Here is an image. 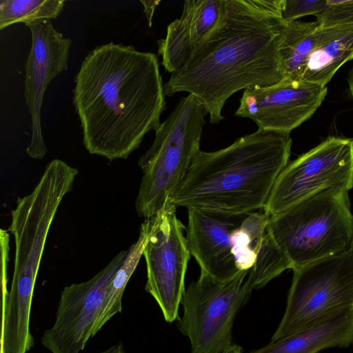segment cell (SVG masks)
I'll use <instances>...</instances> for the list:
<instances>
[{"label": "cell", "mask_w": 353, "mask_h": 353, "mask_svg": "<svg viewBox=\"0 0 353 353\" xmlns=\"http://www.w3.org/2000/svg\"><path fill=\"white\" fill-rule=\"evenodd\" d=\"M74 83L73 105L90 154L126 159L159 127L166 102L154 53L102 44L84 58Z\"/></svg>", "instance_id": "obj_1"}, {"label": "cell", "mask_w": 353, "mask_h": 353, "mask_svg": "<svg viewBox=\"0 0 353 353\" xmlns=\"http://www.w3.org/2000/svg\"><path fill=\"white\" fill-rule=\"evenodd\" d=\"M283 0H225L217 26L195 57L171 74L165 96L186 92L201 104L210 121L223 119L226 101L241 90L283 79L278 42Z\"/></svg>", "instance_id": "obj_2"}, {"label": "cell", "mask_w": 353, "mask_h": 353, "mask_svg": "<svg viewBox=\"0 0 353 353\" xmlns=\"http://www.w3.org/2000/svg\"><path fill=\"white\" fill-rule=\"evenodd\" d=\"M292 144L290 134L258 129L225 148L200 150L171 202L188 210H263Z\"/></svg>", "instance_id": "obj_3"}, {"label": "cell", "mask_w": 353, "mask_h": 353, "mask_svg": "<svg viewBox=\"0 0 353 353\" xmlns=\"http://www.w3.org/2000/svg\"><path fill=\"white\" fill-rule=\"evenodd\" d=\"M185 237L201 272L220 281L248 273L254 284L266 285L289 267L268 231L263 211L234 213L188 210Z\"/></svg>", "instance_id": "obj_4"}, {"label": "cell", "mask_w": 353, "mask_h": 353, "mask_svg": "<svg viewBox=\"0 0 353 353\" xmlns=\"http://www.w3.org/2000/svg\"><path fill=\"white\" fill-rule=\"evenodd\" d=\"M77 169L55 159L46 166L32 191L18 198L9 228L14 242L10 290L4 308L12 316H30L34 285L47 237L62 200L73 187Z\"/></svg>", "instance_id": "obj_5"}, {"label": "cell", "mask_w": 353, "mask_h": 353, "mask_svg": "<svg viewBox=\"0 0 353 353\" xmlns=\"http://www.w3.org/2000/svg\"><path fill=\"white\" fill-rule=\"evenodd\" d=\"M205 114L195 97L188 94L155 130L151 146L138 161L143 176L135 208L144 219L171 201L187 174L200 150Z\"/></svg>", "instance_id": "obj_6"}, {"label": "cell", "mask_w": 353, "mask_h": 353, "mask_svg": "<svg viewBox=\"0 0 353 353\" xmlns=\"http://www.w3.org/2000/svg\"><path fill=\"white\" fill-rule=\"evenodd\" d=\"M348 192L330 188L270 216L269 233L292 270L350 249L353 215Z\"/></svg>", "instance_id": "obj_7"}, {"label": "cell", "mask_w": 353, "mask_h": 353, "mask_svg": "<svg viewBox=\"0 0 353 353\" xmlns=\"http://www.w3.org/2000/svg\"><path fill=\"white\" fill-rule=\"evenodd\" d=\"M285 310L271 341L310 327L341 310L353 308V250L293 270Z\"/></svg>", "instance_id": "obj_8"}, {"label": "cell", "mask_w": 353, "mask_h": 353, "mask_svg": "<svg viewBox=\"0 0 353 353\" xmlns=\"http://www.w3.org/2000/svg\"><path fill=\"white\" fill-rule=\"evenodd\" d=\"M248 275L223 282L201 272L185 289L177 327L189 339L190 353H223L233 344L234 319L252 292Z\"/></svg>", "instance_id": "obj_9"}, {"label": "cell", "mask_w": 353, "mask_h": 353, "mask_svg": "<svg viewBox=\"0 0 353 353\" xmlns=\"http://www.w3.org/2000/svg\"><path fill=\"white\" fill-rule=\"evenodd\" d=\"M334 188H353V139L329 137L288 163L278 176L263 211L274 216Z\"/></svg>", "instance_id": "obj_10"}, {"label": "cell", "mask_w": 353, "mask_h": 353, "mask_svg": "<svg viewBox=\"0 0 353 353\" xmlns=\"http://www.w3.org/2000/svg\"><path fill=\"white\" fill-rule=\"evenodd\" d=\"M176 211V207L168 201L142 223L147 232L143 252L147 270L145 291L156 301L168 323L178 319L192 256L184 234L185 228Z\"/></svg>", "instance_id": "obj_11"}, {"label": "cell", "mask_w": 353, "mask_h": 353, "mask_svg": "<svg viewBox=\"0 0 353 353\" xmlns=\"http://www.w3.org/2000/svg\"><path fill=\"white\" fill-rule=\"evenodd\" d=\"M127 253L128 250L118 253L90 280L64 288L54 323L41 338L46 348L52 353H80L84 349L108 287Z\"/></svg>", "instance_id": "obj_12"}, {"label": "cell", "mask_w": 353, "mask_h": 353, "mask_svg": "<svg viewBox=\"0 0 353 353\" xmlns=\"http://www.w3.org/2000/svg\"><path fill=\"white\" fill-rule=\"evenodd\" d=\"M32 36L25 63L24 98L31 117V139L27 154L43 159L47 152L41 124L43 95L58 74L68 70L72 40L58 32L50 20L26 24Z\"/></svg>", "instance_id": "obj_13"}, {"label": "cell", "mask_w": 353, "mask_h": 353, "mask_svg": "<svg viewBox=\"0 0 353 353\" xmlns=\"http://www.w3.org/2000/svg\"><path fill=\"white\" fill-rule=\"evenodd\" d=\"M327 86L282 80L243 91L235 116L248 118L258 129L290 134L310 119L324 101Z\"/></svg>", "instance_id": "obj_14"}, {"label": "cell", "mask_w": 353, "mask_h": 353, "mask_svg": "<svg viewBox=\"0 0 353 353\" xmlns=\"http://www.w3.org/2000/svg\"><path fill=\"white\" fill-rule=\"evenodd\" d=\"M225 0H185L180 17L167 27L166 35L157 41L161 65L172 74L189 64L217 26Z\"/></svg>", "instance_id": "obj_15"}, {"label": "cell", "mask_w": 353, "mask_h": 353, "mask_svg": "<svg viewBox=\"0 0 353 353\" xmlns=\"http://www.w3.org/2000/svg\"><path fill=\"white\" fill-rule=\"evenodd\" d=\"M353 342V308L341 310L316 324L249 353H318Z\"/></svg>", "instance_id": "obj_16"}, {"label": "cell", "mask_w": 353, "mask_h": 353, "mask_svg": "<svg viewBox=\"0 0 353 353\" xmlns=\"http://www.w3.org/2000/svg\"><path fill=\"white\" fill-rule=\"evenodd\" d=\"M352 59L353 24L322 26L300 81L326 86L338 70Z\"/></svg>", "instance_id": "obj_17"}, {"label": "cell", "mask_w": 353, "mask_h": 353, "mask_svg": "<svg viewBox=\"0 0 353 353\" xmlns=\"http://www.w3.org/2000/svg\"><path fill=\"white\" fill-rule=\"evenodd\" d=\"M322 26L314 21L284 22L278 42L283 80L300 81L307 60L320 37Z\"/></svg>", "instance_id": "obj_18"}, {"label": "cell", "mask_w": 353, "mask_h": 353, "mask_svg": "<svg viewBox=\"0 0 353 353\" xmlns=\"http://www.w3.org/2000/svg\"><path fill=\"white\" fill-rule=\"evenodd\" d=\"M146 240L147 232L141 224L138 239L128 249L125 259L108 287L92 328V337H94L115 314L121 312L123 292L143 256Z\"/></svg>", "instance_id": "obj_19"}, {"label": "cell", "mask_w": 353, "mask_h": 353, "mask_svg": "<svg viewBox=\"0 0 353 353\" xmlns=\"http://www.w3.org/2000/svg\"><path fill=\"white\" fill-rule=\"evenodd\" d=\"M65 3L64 0H1L0 30L18 23L57 19Z\"/></svg>", "instance_id": "obj_20"}, {"label": "cell", "mask_w": 353, "mask_h": 353, "mask_svg": "<svg viewBox=\"0 0 353 353\" xmlns=\"http://www.w3.org/2000/svg\"><path fill=\"white\" fill-rule=\"evenodd\" d=\"M336 2L334 0H283L281 17L284 22L321 13Z\"/></svg>", "instance_id": "obj_21"}, {"label": "cell", "mask_w": 353, "mask_h": 353, "mask_svg": "<svg viewBox=\"0 0 353 353\" xmlns=\"http://www.w3.org/2000/svg\"><path fill=\"white\" fill-rule=\"evenodd\" d=\"M323 27L341 24H353V0H336L327 9L316 16Z\"/></svg>", "instance_id": "obj_22"}, {"label": "cell", "mask_w": 353, "mask_h": 353, "mask_svg": "<svg viewBox=\"0 0 353 353\" xmlns=\"http://www.w3.org/2000/svg\"><path fill=\"white\" fill-rule=\"evenodd\" d=\"M144 8V12L146 16L149 27H152V17L154 11L160 3L161 1H140Z\"/></svg>", "instance_id": "obj_23"}, {"label": "cell", "mask_w": 353, "mask_h": 353, "mask_svg": "<svg viewBox=\"0 0 353 353\" xmlns=\"http://www.w3.org/2000/svg\"><path fill=\"white\" fill-rule=\"evenodd\" d=\"M102 353H125V352L122 343H118Z\"/></svg>", "instance_id": "obj_24"}, {"label": "cell", "mask_w": 353, "mask_h": 353, "mask_svg": "<svg viewBox=\"0 0 353 353\" xmlns=\"http://www.w3.org/2000/svg\"><path fill=\"white\" fill-rule=\"evenodd\" d=\"M347 81L349 88V92L353 101V65L347 74Z\"/></svg>", "instance_id": "obj_25"}, {"label": "cell", "mask_w": 353, "mask_h": 353, "mask_svg": "<svg viewBox=\"0 0 353 353\" xmlns=\"http://www.w3.org/2000/svg\"><path fill=\"white\" fill-rule=\"evenodd\" d=\"M242 352H243L242 347L236 344L233 343L230 347H229L223 353H242Z\"/></svg>", "instance_id": "obj_26"}, {"label": "cell", "mask_w": 353, "mask_h": 353, "mask_svg": "<svg viewBox=\"0 0 353 353\" xmlns=\"http://www.w3.org/2000/svg\"><path fill=\"white\" fill-rule=\"evenodd\" d=\"M350 249L353 250V237H352L351 244H350Z\"/></svg>", "instance_id": "obj_27"}, {"label": "cell", "mask_w": 353, "mask_h": 353, "mask_svg": "<svg viewBox=\"0 0 353 353\" xmlns=\"http://www.w3.org/2000/svg\"><path fill=\"white\" fill-rule=\"evenodd\" d=\"M352 347H353V342H352Z\"/></svg>", "instance_id": "obj_28"}]
</instances>
